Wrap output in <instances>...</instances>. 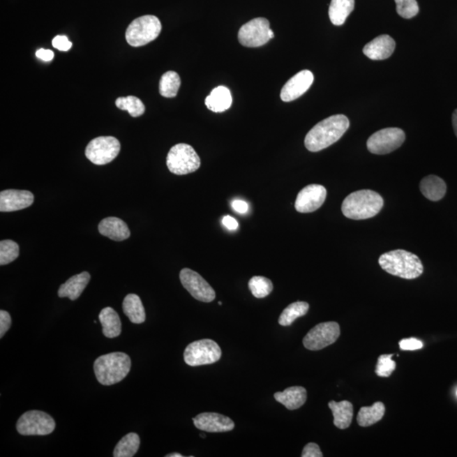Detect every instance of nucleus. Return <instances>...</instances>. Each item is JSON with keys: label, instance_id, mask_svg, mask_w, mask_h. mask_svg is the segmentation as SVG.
Masks as SVG:
<instances>
[{"label": "nucleus", "instance_id": "f3484780", "mask_svg": "<svg viewBox=\"0 0 457 457\" xmlns=\"http://www.w3.org/2000/svg\"><path fill=\"white\" fill-rule=\"evenodd\" d=\"M195 427L208 433L232 431L234 423L230 417L216 412H204L193 419Z\"/></svg>", "mask_w": 457, "mask_h": 457}, {"label": "nucleus", "instance_id": "20e7f679", "mask_svg": "<svg viewBox=\"0 0 457 457\" xmlns=\"http://www.w3.org/2000/svg\"><path fill=\"white\" fill-rule=\"evenodd\" d=\"M132 361L123 352H112L99 357L94 361V373L99 383L112 385L121 382L128 375Z\"/></svg>", "mask_w": 457, "mask_h": 457}, {"label": "nucleus", "instance_id": "79ce46f5", "mask_svg": "<svg viewBox=\"0 0 457 457\" xmlns=\"http://www.w3.org/2000/svg\"><path fill=\"white\" fill-rule=\"evenodd\" d=\"M37 57L41 59L42 61H51L54 59V54L53 51L50 50L40 49L36 53Z\"/></svg>", "mask_w": 457, "mask_h": 457}, {"label": "nucleus", "instance_id": "4c0bfd02", "mask_svg": "<svg viewBox=\"0 0 457 457\" xmlns=\"http://www.w3.org/2000/svg\"><path fill=\"white\" fill-rule=\"evenodd\" d=\"M54 47L61 51H68L73 47V43L69 41L66 36H57L52 41Z\"/></svg>", "mask_w": 457, "mask_h": 457}, {"label": "nucleus", "instance_id": "393cba45", "mask_svg": "<svg viewBox=\"0 0 457 457\" xmlns=\"http://www.w3.org/2000/svg\"><path fill=\"white\" fill-rule=\"evenodd\" d=\"M102 324L103 333L107 338L118 337L121 333V322L118 313L112 308H105L102 310L98 316Z\"/></svg>", "mask_w": 457, "mask_h": 457}, {"label": "nucleus", "instance_id": "f257e3e1", "mask_svg": "<svg viewBox=\"0 0 457 457\" xmlns=\"http://www.w3.org/2000/svg\"><path fill=\"white\" fill-rule=\"evenodd\" d=\"M350 126L348 118L344 114H336L317 123L305 138V146L310 152L329 148L339 141Z\"/></svg>", "mask_w": 457, "mask_h": 457}, {"label": "nucleus", "instance_id": "4468645a", "mask_svg": "<svg viewBox=\"0 0 457 457\" xmlns=\"http://www.w3.org/2000/svg\"><path fill=\"white\" fill-rule=\"evenodd\" d=\"M327 190L324 186L313 184L306 186L298 193L295 208L299 213H312L319 209L326 200Z\"/></svg>", "mask_w": 457, "mask_h": 457}, {"label": "nucleus", "instance_id": "1a4fd4ad", "mask_svg": "<svg viewBox=\"0 0 457 457\" xmlns=\"http://www.w3.org/2000/svg\"><path fill=\"white\" fill-rule=\"evenodd\" d=\"M121 151V143L114 137H99L91 140L86 149V157L97 165L112 162Z\"/></svg>", "mask_w": 457, "mask_h": 457}, {"label": "nucleus", "instance_id": "ea45409f", "mask_svg": "<svg viewBox=\"0 0 457 457\" xmlns=\"http://www.w3.org/2000/svg\"><path fill=\"white\" fill-rule=\"evenodd\" d=\"M303 457H323L320 448L315 443H309L304 449L301 453Z\"/></svg>", "mask_w": 457, "mask_h": 457}, {"label": "nucleus", "instance_id": "72a5a7b5", "mask_svg": "<svg viewBox=\"0 0 457 457\" xmlns=\"http://www.w3.org/2000/svg\"><path fill=\"white\" fill-rule=\"evenodd\" d=\"M19 257V246L17 242L10 240L0 242V265L12 263Z\"/></svg>", "mask_w": 457, "mask_h": 457}, {"label": "nucleus", "instance_id": "c85d7f7f", "mask_svg": "<svg viewBox=\"0 0 457 457\" xmlns=\"http://www.w3.org/2000/svg\"><path fill=\"white\" fill-rule=\"evenodd\" d=\"M140 447V438L136 433H130L119 441L114 448V457H133Z\"/></svg>", "mask_w": 457, "mask_h": 457}, {"label": "nucleus", "instance_id": "de8ad7c7", "mask_svg": "<svg viewBox=\"0 0 457 457\" xmlns=\"http://www.w3.org/2000/svg\"><path fill=\"white\" fill-rule=\"evenodd\" d=\"M200 436H202V438H204V437H205V435H200Z\"/></svg>", "mask_w": 457, "mask_h": 457}, {"label": "nucleus", "instance_id": "a211bd4d", "mask_svg": "<svg viewBox=\"0 0 457 457\" xmlns=\"http://www.w3.org/2000/svg\"><path fill=\"white\" fill-rule=\"evenodd\" d=\"M396 49L394 39L389 35H381L364 47V54L373 61H383L391 57Z\"/></svg>", "mask_w": 457, "mask_h": 457}, {"label": "nucleus", "instance_id": "5701e85b", "mask_svg": "<svg viewBox=\"0 0 457 457\" xmlns=\"http://www.w3.org/2000/svg\"><path fill=\"white\" fill-rule=\"evenodd\" d=\"M420 190L428 200L437 202L442 200L446 195L447 184L442 179L431 174L421 181Z\"/></svg>", "mask_w": 457, "mask_h": 457}, {"label": "nucleus", "instance_id": "a18cd8bd", "mask_svg": "<svg viewBox=\"0 0 457 457\" xmlns=\"http://www.w3.org/2000/svg\"><path fill=\"white\" fill-rule=\"evenodd\" d=\"M166 457H183L180 453H172V454L166 455Z\"/></svg>", "mask_w": 457, "mask_h": 457}, {"label": "nucleus", "instance_id": "bb28decb", "mask_svg": "<svg viewBox=\"0 0 457 457\" xmlns=\"http://www.w3.org/2000/svg\"><path fill=\"white\" fill-rule=\"evenodd\" d=\"M355 7V0H331L329 15L335 26H341L347 21Z\"/></svg>", "mask_w": 457, "mask_h": 457}, {"label": "nucleus", "instance_id": "412c9836", "mask_svg": "<svg viewBox=\"0 0 457 457\" xmlns=\"http://www.w3.org/2000/svg\"><path fill=\"white\" fill-rule=\"evenodd\" d=\"M274 397L289 410H297L303 407L307 400V391L304 387H292L285 389L284 391L276 392Z\"/></svg>", "mask_w": 457, "mask_h": 457}, {"label": "nucleus", "instance_id": "49530a36", "mask_svg": "<svg viewBox=\"0 0 457 457\" xmlns=\"http://www.w3.org/2000/svg\"><path fill=\"white\" fill-rule=\"evenodd\" d=\"M218 305H222L221 301H218Z\"/></svg>", "mask_w": 457, "mask_h": 457}, {"label": "nucleus", "instance_id": "9d476101", "mask_svg": "<svg viewBox=\"0 0 457 457\" xmlns=\"http://www.w3.org/2000/svg\"><path fill=\"white\" fill-rule=\"evenodd\" d=\"M406 135L400 128H385L373 134L368 138L367 147L373 154H388L403 144Z\"/></svg>", "mask_w": 457, "mask_h": 457}, {"label": "nucleus", "instance_id": "9b49d317", "mask_svg": "<svg viewBox=\"0 0 457 457\" xmlns=\"http://www.w3.org/2000/svg\"><path fill=\"white\" fill-rule=\"evenodd\" d=\"M340 335L339 324L326 322L313 327L304 337L305 348L310 351H320L336 343Z\"/></svg>", "mask_w": 457, "mask_h": 457}, {"label": "nucleus", "instance_id": "7ed1b4c3", "mask_svg": "<svg viewBox=\"0 0 457 457\" xmlns=\"http://www.w3.org/2000/svg\"><path fill=\"white\" fill-rule=\"evenodd\" d=\"M380 267L392 276L413 280L422 276L424 266L419 257L405 250H395L381 255Z\"/></svg>", "mask_w": 457, "mask_h": 457}, {"label": "nucleus", "instance_id": "e433bc0d", "mask_svg": "<svg viewBox=\"0 0 457 457\" xmlns=\"http://www.w3.org/2000/svg\"><path fill=\"white\" fill-rule=\"evenodd\" d=\"M399 345L403 351H416V350H419L424 347L422 341L415 339V338L401 340Z\"/></svg>", "mask_w": 457, "mask_h": 457}, {"label": "nucleus", "instance_id": "2eb2a0df", "mask_svg": "<svg viewBox=\"0 0 457 457\" xmlns=\"http://www.w3.org/2000/svg\"><path fill=\"white\" fill-rule=\"evenodd\" d=\"M315 77L311 71L304 70L298 73L285 83L281 90L282 101L292 102L304 95L311 87Z\"/></svg>", "mask_w": 457, "mask_h": 457}, {"label": "nucleus", "instance_id": "0eeeda50", "mask_svg": "<svg viewBox=\"0 0 457 457\" xmlns=\"http://www.w3.org/2000/svg\"><path fill=\"white\" fill-rule=\"evenodd\" d=\"M222 352L216 341L209 339L194 341L186 347L185 363L192 367L216 363L221 359Z\"/></svg>", "mask_w": 457, "mask_h": 457}, {"label": "nucleus", "instance_id": "39448f33", "mask_svg": "<svg viewBox=\"0 0 457 457\" xmlns=\"http://www.w3.org/2000/svg\"><path fill=\"white\" fill-rule=\"evenodd\" d=\"M162 25L154 15H143L135 19L127 27L126 38L133 47H141L153 42L160 36Z\"/></svg>", "mask_w": 457, "mask_h": 457}, {"label": "nucleus", "instance_id": "cd10ccee", "mask_svg": "<svg viewBox=\"0 0 457 457\" xmlns=\"http://www.w3.org/2000/svg\"><path fill=\"white\" fill-rule=\"evenodd\" d=\"M385 413V406L383 403L377 401L372 407H364L360 409L357 415V424L361 427H369L380 422Z\"/></svg>", "mask_w": 457, "mask_h": 457}, {"label": "nucleus", "instance_id": "ddd939ff", "mask_svg": "<svg viewBox=\"0 0 457 457\" xmlns=\"http://www.w3.org/2000/svg\"><path fill=\"white\" fill-rule=\"evenodd\" d=\"M180 280L184 288L195 299L202 303H211L216 299V292L200 274L190 269H183Z\"/></svg>", "mask_w": 457, "mask_h": 457}, {"label": "nucleus", "instance_id": "aec40b11", "mask_svg": "<svg viewBox=\"0 0 457 457\" xmlns=\"http://www.w3.org/2000/svg\"><path fill=\"white\" fill-rule=\"evenodd\" d=\"M91 276L89 273L82 272L74 276L61 285L59 289V297H68L71 301L77 300L80 297L83 291L89 283Z\"/></svg>", "mask_w": 457, "mask_h": 457}, {"label": "nucleus", "instance_id": "c03bdc74", "mask_svg": "<svg viewBox=\"0 0 457 457\" xmlns=\"http://www.w3.org/2000/svg\"><path fill=\"white\" fill-rule=\"evenodd\" d=\"M452 125L454 128L456 136L457 137V110L454 111L452 115Z\"/></svg>", "mask_w": 457, "mask_h": 457}, {"label": "nucleus", "instance_id": "dca6fc26", "mask_svg": "<svg viewBox=\"0 0 457 457\" xmlns=\"http://www.w3.org/2000/svg\"><path fill=\"white\" fill-rule=\"evenodd\" d=\"M34 196L29 190H5L0 193V211L14 212L29 208L33 204Z\"/></svg>", "mask_w": 457, "mask_h": 457}, {"label": "nucleus", "instance_id": "37998d69", "mask_svg": "<svg viewBox=\"0 0 457 457\" xmlns=\"http://www.w3.org/2000/svg\"><path fill=\"white\" fill-rule=\"evenodd\" d=\"M222 223H223L225 227L228 230H234L238 228V222L236 218L230 216H226L222 218Z\"/></svg>", "mask_w": 457, "mask_h": 457}, {"label": "nucleus", "instance_id": "423d86ee", "mask_svg": "<svg viewBox=\"0 0 457 457\" xmlns=\"http://www.w3.org/2000/svg\"><path fill=\"white\" fill-rule=\"evenodd\" d=\"M166 164L170 172L177 176H184L200 169L201 160L192 146L179 143L170 150Z\"/></svg>", "mask_w": 457, "mask_h": 457}, {"label": "nucleus", "instance_id": "2f4dec72", "mask_svg": "<svg viewBox=\"0 0 457 457\" xmlns=\"http://www.w3.org/2000/svg\"><path fill=\"white\" fill-rule=\"evenodd\" d=\"M118 109L128 111L130 117H139L145 112V106L141 99L137 97L128 96L119 98L115 101Z\"/></svg>", "mask_w": 457, "mask_h": 457}, {"label": "nucleus", "instance_id": "7c9ffc66", "mask_svg": "<svg viewBox=\"0 0 457 457\" xmlns=\"http://www.w3.org/2000/svg\"><path fill=\"white\" fill-rule=\"evenodd\" d=\"M181 87V78L174 71H167L162 75L160 93L165 98H174Z\"/></svg>", "mask_w": 457, "mask_h": 457}, {"label": "nucleus", "instance_id": "6ab92c4d", "mask_svg": "<svg viewBox=\"0 0 457 457\" xmlns=\"http://www.w3.org/2000/svg\"><path fill=\"white\" fill-rule=\"evenodd\" d=\"M98 232L103 237L115 241H125L130 236L128 226L117 217L103 218L98 225Z\"/></svg>", "mask_w": 457, "mask_h": 457}, {"label": "nucleus", "instance_id": "09e8293b", "mask_svg": "<svg viewBox=\"0 0 457 457\" xmlns=\"http://www.w3.org/2000/svg\"><path fill=\"white\" fill-rule=\"evenodd\" d=\"M456 394H457V392H456Z\"/></svg>", "mask_w": 457, "mask_h": 457}, {"label": "nucleus", "instance_id": "b1692460", "mask_svg": "<svg viewBox=\"0 0 457 457\" xmlns=\"http://www.w3.org/2000/svg\"><path fill=\"white\" fill-rule=\"evenodd\" d=\"M329 407L333 412L334 424L340 429H345L352 424L353 417V405L348 400L340 403L331 401Z\"/></svg>", "mask_w": 457, "mask_h": 457}, {"label": "nucleus", "instance_id": "c9c22d12", "mask_svg": "<svg viewBox=\"0 0 457 457\" xmlns=\"http://www.w3.org/2000/svg\"><path fill=\"white\" fill-rule=\"evenodd\" d=\"M393 354L381 355L377 359L376 375L379 377H388L392 375L396 368L395 361L392 360Z\"/></svg>", "mask_w": 457, "mask_h": 457}, {"label": "nucleus", "instance_id": "f03ea898", "mask_svg": "<svg viewBox=\"0 0 457 457\" xmlns=\"http://www.w3.org/2000/svg\"><path fill=\"white\" fill-rule=\"evenodd\" d=\"M384 206L383 197L372 190H361L352 193L343 201L341 210L351 220H367L377 216Z\"/></svg>", "mask_w": 457, "mask_h": 457}, {"label": "nucleus", "instance_id": "f704fd0d", "mask_svg": "<svg viewBox=\"0 0 457 457\" xmlns=\"http://www.w3.org/2000/svg\"><path fill=\"white\" fill-rule=\"evenodd\" d=\"M395 2L397 13L400 17L411 19L419 14V6L417 0H395Z\"/></svg>", "mask_w": 457, "mask_h": 457}, {"label": "nucleus", "instance_id": "6e6552de", "mask_svg": "<svg viewBox=\"0 0 457 457\" xmlns=\"http://www.w3.org/2000/svg\"><path fill=\"white\" fill-rule=\"evenodd\" d=\"M55 422L47 413L41 411H29L20 417L17 429L20 435H47L53 433Z\"/></svg>", "mask_w": 457, "mask_h": 457}, {"label": "nucleus", "instance_id": "4be33fe9", "mask_svg": "<svg viewBox=\"0 0 457 457\" xmlns=\"http://www.w3.org/2000/svg\"><path fill=\"white\" fill-rule=\"evenodd\" d=\"M207 108L216 113L224 112L230 108L232 105V96L227 87H217L212 90L209 96L205 99Z\"/></svg>", "mask_w": 457, "mask_h": 457}, {"label": "nucleus", "instance_id": "58836bf2", "mask_svg": "<svg viewBox=\"0 0 457 457\" xmlns=\"http://www.w3.org/2000/svg\"><path fill=\"white\" fill-rule=\"evenodd\" d=\"M11 325V317L10 313L1 310L0 311V337L3 338L6 332L9 331Z\"/></svg>", "mask_w": 457, "mask_h": 457}, {"label": "nucleus", "instance_id": "f8f14e48", "mask_svg": "<svg viewBox=\"0 0 457 457\" xmlns=\"http://www.w3.org/2000/svg\"><path fill=\"white\" fill-rule=\"evenodd\" d=\"M270 25L267 19L258 17L244 24L238 33L241 45L248 47H261L270 40Z\"/></svg>", "mask_w": 457, "mask_h": 457}, {"label": "nucleus", "instance_id": "a878e982", "mask_svg": "<svg viewBox=\"0 0 457 457\" xmlns=\"http://www.w3.org/2000/svg\"><path fill=\"white\" fill-rule=\"evenodd\" d=\"M123 311L133 324H142L146 320V313L141 298L136 294H129L123 301Z\"/></svg>", "mask_w": 457, "mask_h": 457}, {"label": "nucleus", "instance_id": "473e14b6", "mask_svg": "<svg viewBox=\"0 0 457 457\" xmlns=\"http://www.w3.org/2000/svg\"><path fill=\"white\" fill-rule=\"evenodd\" d=\"M250 291L256 298L268 297L273 291L272 281L264 276H254L249 280Z\"/></svg>", "mask_w": 457, "mask_h": 457}, {"label": "nucleus", "instance_id": "c756f323", "mask_svg": "<svg viewBox=\"0 0 457 457\" xmlns=\"http://www.w3.org/2000/svg\"><path fill=\"white\" fill-rule=\"evenodd\" d=\"M309 310V304L305 301H296L290 304L279 317V324L282 326L292 325L293 322L298 317L307 315Z\"/></svg>", "mask_w": 457, "mask_h": 457}, {"label": "nucleus", "instance_id": "a19ab883", "mask_svg": "<svg viewBox=\"0 0 457 457\" xmlns=\"http://www.w3.org/2000/svg\"><path fill=\"white\" fill-rule=\"evenodd\" d=\"M232 206L234 211L238 213L245 214L248 212L249 206L245 201L234 200Z\"/></svg>", "mask_w": 457, "mask_h": 457}]
</instances>
